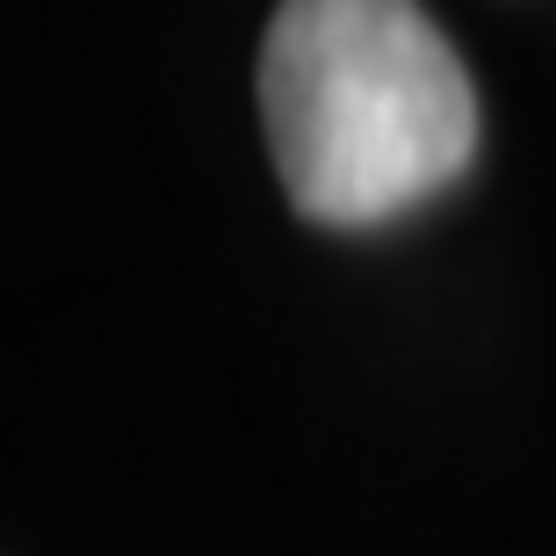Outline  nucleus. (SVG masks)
Here are the masks:
<instances>
[{"instance_id":"1","label":"nucleus","mask_w":556,"mask_h":556,"mask_svg":"<svg viewBox=\"0 0 556 556\" xmlns=\"http://www.w3.org/2000/svg\"><path fill=\"white\" fill-rule=\"evenodd\" d=\"M261 124L289 203L376 225L477 152V87L419 0H282L261 43Z\"/></svg>"}]
</instances>
